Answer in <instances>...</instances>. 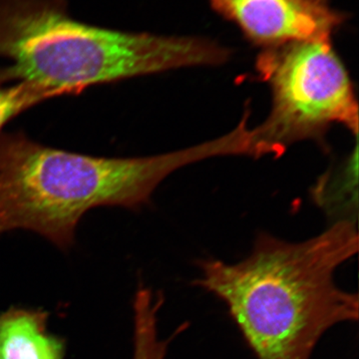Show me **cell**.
Returning a JSON list of instances; mask_svg holds the SVG:
<instances>
[{"label":"cell","mask_w":359,"mask_h":359,"mask_svg":"<svg viewBox=\"0 0 359 359\" xmlns=\"http://www.w3.org/2000/svg\"><path fill=\"white\" fill-rule=\"evenodd\" d=\"M271 90L268 117L252 128L254 158L275 155L306 140L320 141L334 125L358 134V102L348 71L330 40L264 48L256 61Z\"/></svg>","instance_id":"277c9868"},{"label":"cell","mask_w":359,"mask_h":359,"mask_svg":"<svg viewBox=\"0 0 359 359\" xmlns=\"http://www.w3.org/2000/svg\"><path fill=\"white\" fill-rule=\"evenodd\" d=\"M163 302L150 292H139L134 297L133 359H165L170 339H160L158 313Z\"/></svg>","instance_id":"52a82bcc"},{"label":"cell","mask_w":359,"mask_h":359,"mask_svg":"<svg viewBox=\"0 0 359 359\" xmlns=\"http://www.w3.org/2000/svg\"><path fill=\"white\" fill-rule=\"evenodd\" d=\"M358 252V229L349 221L301 243L261 233L240 263L200 262L194 285L226 304L257 359H311L328 330L358 320V294L334 278Z\"/></svg>","instance_id":"6da1fadb"},{"label":"cell","mask_w":359,"mask_h":359,"mask_svg":"<svg viewBox=\"0 0 359 359\" xmlns=\"http://www.w3.org/2000/svg\"><path fill=\"white\" fill-rule=\"evenodd\" d=\"M264 48L290 42L330 40L344 21L327 0H210Z\"/></svg>","instance_id":"5b68a950"},{"label":"cell","mask_w":359,"mask_h":359,"mask_svg":"<svg viewBox=\"0 0 359 359\" xmlns=\"http://www.w3.org/2000/svg\"><path fill=\"white\" fill-rule=\"evenodd\" d=\"M0 85L37 83L82 93L168 71L224 65L230 49L212 40L122 32L82 22L66 0H0Z\"/></svg>","instance_id":"3957f363"},{"label":"cell","mask_w":359,"mask_h":359,"mask_svg":"<svg viewBox=\"0 0 359 359\" xmlns=\"http://www.w3.org/2000/svg\"><path fill=\"white\" fill-rule=\"evenodd\" d=\"M49 316L20 306L0 313V359H65L66 340L49 332Z\"/></svg>","instance_id":"8992f818"},{"label":"cell","mask_w":359,"mask_h":359,"mask_svg":"<svg viewBox=\"0 0 359 359\" xmlns=\"http://www.w3.org/2000/svg\"><path fill=\"white\" fill-rule=\"evenodd\" d=\"M79 94L74 90L55 88L33 81H20L11 86L0 85V132L11 120L33 106L55 97Z\"/></svg>","instance_id":"ba28073f"},{"label":"cell","mask_w":359,"mask_h":359,"mask_svg":"<svg viewBox=\"0 0 359 359\" xmlns=\"http://www.w3.org/2000/svg\"><path fill=\"white\" fill-rule=\"evenodd\" d=\"M238 152L240 141L233 132L173 152L137 158L79 154L45 146L22 131L0 132V235L33 231L68 250L90 210L138 209L174 172Z\"/></svg>","instance_id":"7a4b0ae2"}]
</instances>
